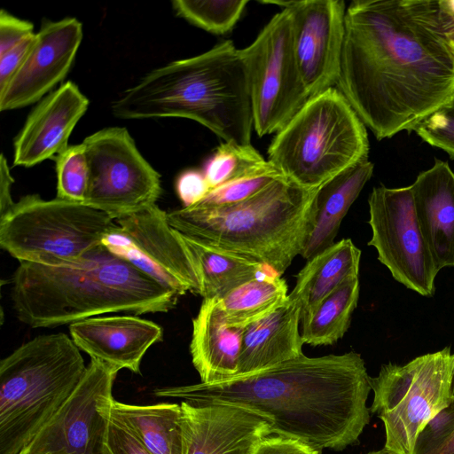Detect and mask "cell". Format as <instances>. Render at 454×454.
<instances>
[{
  "label": "cell",
  "mask_w": 454,
  "mask_h": 454,
  "mask_svg": "<svg viewBox=\"0 0 454 454\" xmlns=\"http://www.w3.org/2000/svg\"><path fill=\"white\" fill-rule=\"evenodd\" d=\"M380 141L411 133L454 95V53L438 0H354L336 83Z\"/></svg>",
  "instance_id": "1"
},
{
  "label": "cell",
  "mask_w": 454,
  "mask_h": 454,
  "mask_svg": "<svg viewBox=\"0 0 454 454\" xmlns=\"http://www.w3.org/2000/svg\"><path fill=\"white\" fill-rule=\"evenodd\" d=\"M370 376L361 355L308 357L214 383L157 388L160 397L192 404L223 403L266 417L276 435L318 450L356 443L370 422Z\"/></svg>",
  "instance_id": "2"
},
{
  "label": "cell",
  "mask_w": 454,
  "mask_h": 454,
  "mask_svg": "<svg viewBox=\"0 0 454 454\" xmlns=\"http://www.w3.org/2000/svg\"><path fill=\"white\" fill-rule=\"evenodd\" d=\"M179 296L103 244L70 263L20 262L11 292L16 317L33 328L71 325L114 312H167Z\"/></svg>",
  "instance_id": "3"
},
{
  "label": "cell",
  "mask_w": 454,
  "mask_h": 454,
  "mask_svg": "<svg viewBox=\"0 0 454 454\" xmlns=\"http://www.w3.org/2000/svg\"><path fill=\"white\" fill-rule=\"evenodd\" d=\"M120 119L180 117L223 142L250 145L254 115L240 50L225 40L210 50L152 70L111 106Z\"/></svg>",
  "instance_id": "4"
},
{
  "label": "cell",
  "mask_w": 454,
  "mask_h": 454,
  "mask_svg": "<svg viewBox=\"0 0 454 454\" xmlns=\"http://www.w3.org/2000/svg\"><path fill=\"white\" fill-rule=\"evenodd\" d=\"M317 188L280 176L242 202L168 213L180 233L255 260L281 276L303 251L315 225Z\"/></svg>",
  "instance_id": "5"
},
{
  "label": "cell",
  "mask_w": 454,
  "mask_h": 454,
  "mask_svg": "<svg viewBox=\"0 0 454 454\" xmlns=\"http://www.w3.org/2000/svg\"><path fill=\"white\" fill-rule=\"evenodd\" d=\"M87 366L63 333L39 335L0 362V454H20L59 410Z\"/></svg>",
  "instance_id": "6"
},
{
  "label": "cell",
  "mask_w": 454,
  "mask_h": 454,
  "mask_svg": "<svg viewBox=\"0 0 454 454\" xmlns=\"http://www.w3.org/2000/svg\"><path fill=\"white\" fill-rule=\"evenodd\" d=\"M369 150L366 127L333 87L309 98L276 133L267 160L297 184L317 188L367 160Z\"/></svg>",
  "instance_id": "7"
},
{
  "label": "cell",
  "mask_w": 454,
  "mask_h": 454,
  "mask_svg": "<svg viewBox=\"0 0 454 454\" xmlns=\"http://www.w3.org/2000/svg\"><path fill=\"white\" fill-rule=\"evenodd\" d=\"M116 226L110 215L83 203L29 194L0 217V247L20 262L61 265L100 246Z\"/></svg>",
  "instance_id": "8"
},
{
  "label": "cell",
  "mask_w": 454,
  "mask_h": 454,
  "mask_svg": "<svg viewBox=\"0 0 454 454\" xmlns=\"http://www.w3.org/2000/svg\"><path fill=\"white\" fill-rule=\"evenodd\" d=\"M452 366L453 356L446 347L403 365L382 364L378 376L370 378V411L383 422L385 449L413 453L419 432L451 399Z\"/></svg>",
  "instance_id": "9"
},
{
  "label": "cell",
  "mask_w": 454,
  "mask_h": 454,
  "mask_svg": "<svg viewBox=\"0 0 454 454\" xmlns=\"http://www.w3.org/2000/svg\"><path fill=\"white\" fill-rule=\"evenodd\" d=\"M259 137L279 131L309 98L295 59L290 11L275 14L241 49Z\"/></svg>",
  "instance_id": "10"
},
{
  "label": "cell",
  "mask_w": 454,
  "mask_h": 454,
  "mask_svg": "<svg viewBox=\"0 0 454 454\" xmlns=\"http://www.w3.org/2000/svg\"><path fill=\"white\" fill-rule=\"evenodd\" d=\"M89 185L83 204L114 220L156 204L160 176L139 153L125 128L100 129L82 141Z\"/></svg>",
  "instance_id": "11"
},
{
  "label": "cell",
  "mask_w": 454,
  "mask_h": 454,
  "mask_svg": "<svg viewBox=\"0 0 454 454\" xmlns=\"http://www.w3.org/2000/svg\"><path fill=\"white\" fill-rule=\"evenodd\" d=\"M372 239L368 246L392 277L406 288L432 297L440 271L416 216L411 185L374 187L368 199Z\"/></svg>",
  "instance_id": "12"
},
{
  "label": "cell",
  "mask_w": 454,
  "mask_h": 454,
  "mask_svg": "<svg viewBox=\"0 0 454 454\" xmlns=\"http://www.w3.org/2000/svg\"><path fill=\"white\" fill-rule=\"evenodd\" d=\"M115 222L116 228L102 240L107 249L180 296L187 292L200 295L194 262L167 212L153 204Z\"/></svg>",
  "instance_id": "13"
},
{
  "label": "cell",
  "mask_w": 454,
  "mask_h": 454,
  "mask_svg": "<svg viewBox=\"0 0 454 454\" xmlns=\"http://www.w3.org/2000/svg\"><path fill=\"white\" fill-rule=\"evenodd\" d=\"M117 372L90 359L74 391L20 454H103Z\"/></svg>",
  "instance_id": "14"
},
{
  "label": "cell",
  "mask_w": 454,
  "mask_h": 454,
  "mask_svg": "<svg viewBox=\"0 0 454 454\" xmlns=\"http://www.w3.org/2000/svg\"><path fill=\"white\" fill-rule=\"evenodd\" d=\"M293 46L309 98L336 85L345 35L343 0L288 1ZM285 8V9H286Z\"/></svg>",
  "instance_id": "15"
},
{
  "label": "cell",
  "mask_w": 454,
  "mask_h": 454,
  "mask_svg": "<svg viewBox=\"0 0 454 454\" xmlns=\"http://www.w3.org/2000/svg\"><path fill=\"white\" fill-rule=\"evenodd\" d=\"M83 36L75 18L44 21L19 70L0 90L2 112L40 101L69 72Z\"/></svg>",
  "instance_id": "16"
},
{
  "label": "cell",
  "mask_w": 454,
  "mask_h": 454,
  "mask_svg": "<svg viewBox=\"0 0 454 454\" xmlns=\"http://www.w3.org/2000/svg\"><path fill=\"white\" fill-rule=\"evenodd\" d=\"M184 454H253L272 434L271 423L251 410L223 403L181 402Z\"/></svg>",
  "instance_id": "17"
},
{
  "label": "cell",
  "mask_w": 454,
  "mask_h": 454,
  "mask_svg": "<svg viewBox=\"0 0 454 454\" xmlns=\"http://www.w3.org/2000/svg\"><path fill=\"white\" fill-rule=\"evenodd\" d=\"M88 106L89 99L71 81L46 95L14 139L13 166L29 168L63 152Z\"/></svg>",
  "instance_id": "18"
},
{
  "label": "cell",
  "mask_w": 454,
  "mask_h": 454,
  "mask_svg": "<svg viewBox=\"0 0 454 454\" xmlns=\"http://www.w3.org/2000/svg\"><path fill=\"white\" fill-rule=\"evenodd\" d=\"M71 339L90 359L140 372L146 351L162 340L161 326L134 316L94 317L69 325Z\"/></svg>",
  "instance_id": "19"
},
{
  "label": "cell",
  "mask_w": 454,
  "mask_h": 454,
  "mask_svg": "<svg viewBox=\"0 0 454 454\" xmlns=\"http://www.w3.org/2000/svg\"><path fill=\"white\" fill-rule=\"evenodd\" d=\"M417 219L436 268L454 267V172L439 159L411 184Z\"/></svg>",
  "instance_id": "20"
},
{
  "label": "cell",
  "mask_w": 454,
  "mask_h": 454,
  "mask_svg": "<svg viewBox=\"0 0 454 454\" xmlns=\"http://www.w3.org/2000/svg\"><path fill=\"white\" fill-rule=\"evenodd\" d=\"M301 309L292 299L244 329L237 375L261 371L301 356ZM236 375V376H237Z\"/></svg>",
  "instance_id": "21"
},
{
  "label": "cell",
  "mask_w": 454,
  "mask_h": 454,
  "mask_svg": "<svg viewBox=\"0 0 454 454\" xmlns=\"http://www.w3.org/2000/svg\"><path fill=\"white\" fill-rule=\"evenodd\" d=\"M244 329L225 324L216 299H203L192 319L190 344L201 383L214 384L237 375Z\"/></svg>",
  "instance_id": "22"
},
{
  "label": "cell",
  "mask_w": 454,
  "mask_h": 454,
  "mask_svg": "<svg viewBox=\"0 0 454 454\" xmlns=\"http://www.w3.org/2000/svg\"><path fill=\"white\" fill-rule=\"evenodd\" d=\"M368 159L319 186L315 197V225L301 255L309 260L334 244L342 219L373 173Z\"/></svg>",
  "instance_id": "23"
},
{
  "label": "cell",
  "mask_w": 454,
  "mask_h": 454,
  "mask_svg": "<svg viewBox=\"0 0 454 454\" xmlns=\"http://www.w3.org/2000/svg\"><path fill=\"white\" fill-rule=\"evenodd\" d=\"M360 258V249L343 239L308 260L288 294L299 305L301 319L343 281L358 276Z\"/></svg>",
  "instance_id": "24"
},
{
  "label": "cell",
  "mask_w": 454,
  "mask_h": 454,
  "mask_svg": "<svg viewBox=\"0 0 454 454\" xmlns=\"http://www.w3.org/2000/svg\"><path fill=\"white\" fill-rule=\"evenodd\" d=\"M178 234L198 271L201 286L200 296L203 299H221L256 278L278 275L255 260L190 238L179 231Z\"/></svg>",
  "instance_id": "25"
},
{
  "label": "cell",
  "mask_w": 454,
  "mask_h": 454,
  "mask_svg": "<svg viewBox=\"0 0 454 454\" xmlns=\"http://www.w3.org/2000/svg\"><path fill=\"white\" fill-rule=\"evenodd\" d=\"M111 414L126 425L153 454H184L181 404L137 405L114 400Z\"/></svg>",
  "instance_id": "26"
},
{
  "label": "cell",
  "mask_w": 454,
  "mask_h": 454,
  "mask_svg": "<svg viewBox=\"0 0 454 454\" xmlns=\"http://www.w3.org/2000/svg\"><path fill=\"white\" fill-rule=\"evenodd\" d=\"M287 298L285 279L265 275L239 286L216 301L225 324L244 329L275 311Z\"/></svg>",
  "instance_id": "27"
},
{
  "label": "cell",
  "mask_w": 454,
  "mask_h": 454,
  "mask_svg": "<svg viewBox=\"0 0 454 454\" xmlns=\"http://www.w3.org/2000/svg\"><path fill=\"white\" fill-rule=\"evenodd\" d=\"M359 278L343 281L301 319V338L311 346L332 345L348 331L359 298Z\"/></svg>",
  "instance_id": "28"
},
{
  "label": "cell",
  "mask_w": 454,
  "mask_h": 454,
  "mask_svg": "<svg viewBox=\"0 0 454 454\" xmlns=\"http://www.w3.org/2000/svg\"><path fill=\"white\" fill-rule=\"evenodd\" d=\"M269 163L252 144L223 142L207 160L203 174L211 191L256 173Z\"/></svg>",
  "instance_id": "29"
},
{
  "label": "cell",
  "mask_w": 454,
  "mask_h": 454,
  "mask_svg": "<svg viewBox=\"0 0 454 454\" xmlns=\"http://www.w3.org/2000/svg\"><path fill=\"white\" fill-rule=\"evenodd\" d=\"M248 0H175L176 14L214 35L229 33L244 12Z\"/></svg>",
  "instance_id": "30"
},
{
  "label": "cell",
  "mask_w": 454,
  "mask_h": 454,
  "mask_svg": "<svg viewBox=\"0 0 454 454\" xmlns=\"http://www.w3.org/2000/svg\"><path fill=\"white\" fill-rule=\"evenodd\" d=\"M54 159L57 198L83 203L89 185V166L82 144L68 145Z\"/></svg>",
  "instance_id": "31"
},
{
  "label": "cell",
  "mask_w": 454,
  "mask_h": 454,
  "mask_svg": "<svg viewBox=\"0 0 454 454\" xmlns=\"http://www.w3.org/2000/svg\"><path fill=\"white\" fill-rule=\"evenodd\" d=\"M280 176L272 164L252 175L236 179L211 190L204 199L193 205L200 207L231 206L250 199Z\"/></svg>",
  "instance_id": "32"
},
{
  "label": "cell",
  "mask_w": 454,
  "mask_h": 454,
  "mask_svg": "<svg viewBox=\"0 0 454 454\" xmlns=\"http://www.w3.org/2000/svg\"><path fill=\"white\" fill-rule=\"evenodd\" d=\"M428 145L444 151L454 160V95L422 120L413 130Z\"/></svg>",
  "instance_id": "33"
},
{
  "label": "cell",
  "mask_w": 454,
  "mask_h": 454,
  "mask_svg": "<svg viewBox=\"0 0 454 454\" xmlns=\"http://www.w3.org/2000/svg\"><path fill=\"white\" fill-rule=\"evenodd\" d=\"M454 430V397L422 428L416 438L412 454H429Z\"/></svg>",
  "instance_id": "34"
},
{
  "label": "cell",
  "mask_w": 454,
  "mask_h": 454,
  "mask_svg": "<svg viewBox=\"0 0 454 454\" xmlns=\"http://www.w3.org/2000/svg\"><path fill=\"white\" fill-rule=\"evenodd\" d=\"M103 454H153L139 438L121 420L111 414Z\"/></svg>",
  "instance_id": "35"
},
{
  "label": "cell",
  "mask_w": 454,
  "mask_h": 454,
  "mask_svg": "<svg viewBox=\"0 0 454 454\" xmlns=\"http://www.w3.org/2000/svg\"><path fill=\"white\" fill-rule=\"evenodd\" d=\"M33 34H35L34 25L30 21L19 19L4 9L1 10L0 55L4 54Z\"/></svg>",
  "instance_id": "36"
},
{
  "label": "cell",
  "mask_w": 454,
  "mask_h": 454,
  "mask_svg": "<svg viewBox=\"0 0 454 454\" xmlns=\"http://www.w3.org/2000/svg\"><path fill=\"white\" fill-rule=\"evenodd\" d=\"M176 189L184 207L199 203L210 191L203 172L195 169L184 171L177 177Z\"/></svg>",
  "instance_id": "37"
},
{
  "label": "cell",
  "mask_w": 454,
  "mask_h": 454,
  "mask_svg": "<svg viewBox=\"0 0 454 454\" xmlns=\"http://www.w3.org/2000/svg\"><path fill=\"white\" fill-rule=\"evenodd\" d=\"M320 450L298 440L279 435L263 438L253 454H319Z\"/></svg>",
  "instance_id": "38"
},
{
  "label": "cell",
  "mask_w": 454,
  "mask_h": 454,
  "mask_svg": "<svg viewBox=\"0 0 454 454\" xmlns=\"http://www.w3.org/2000/svg\"><path fill=\"white\" fill-rule=\"evenodd\" d=\"M35 35V33L0 55V90L6 85L22 65L34 43Z\"/></svg>",
  "instance_id": "39"
},
{
  "label": "cell",
  "mask_w": 454,
  "mask_h": 454,
  "mask_svg": "<svg viewBox=\"0 0 454 454\" xmlns=\"http://www.w3.org/2000/svg\"><path fill=\"white\" fill-rule=\"evenodd\" d=\"M13 182L7 161L2 153L0 159V217L4 215L15 203L11 196Z\"/></svg>",
  "instance_id": "40"
},
{
  "label": "cell",
  "mask_w": 454,
  "mask_h": 454,
  "mask_svg": "<svg viewBox=\"0 0 454 454\" xmlns=\"http://www.w3.org/2000/svg\"><path fill=\"white\" fill-rule=\"evenodd\" d=\"M429 454H454V430L436 450Z\"/></svg>",
  "instance_id": "41"
},
{
  "label": "cell",
  "mask_w": 454,
  "mask_h": 454,
  "mask_svg": "<svg viewBox=\"0 0 454 454\" xmlns=\"http://www.w3.org/2000/svg\"><path fill=\"white\" fill-rule=\"evenodd\" d=\"M453 356V366H452V374H451V387H450V395L451 397H454V354Z\"/></svg>",
  "instance_id": "42"
},
{
  "label": "cell",
  "mask_w": 454,
  "mask_h": 454,
  "mask_svg": "<svg viewBox=\"0 0 454 454\" xmlns=\"http://www.w3.org/2000/svg\"><path fill=\"white\" fill-rule=\"evenodd\" d=\"M367 454H395V453L391 452V451L387 450V449L383 448L380 450L371 451Z\"/></svg>",
  "instance_id": "43"
},
{
  "label": "cell",
  "mask_w": 454,
  "mask_h": 454,
  "mask_svg": "<svg viewBox=\"0 0 454 454\" xmlns=\"http://www.w3.org/2000/svg\"><path fill=\"white\" fill-rule=\"evenodd\" d=\"M450 46H451V49H452L453 53H454V44H451V43H450Z\"/></svg>",
  "instance_id": "44"
}]
</instances>
